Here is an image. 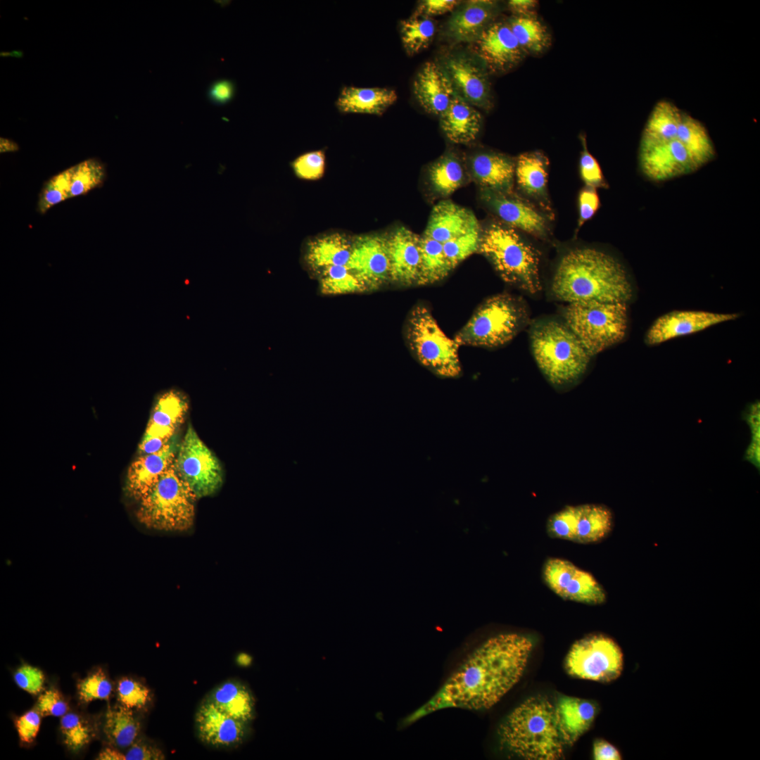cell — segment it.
Returning <instances> with one entry per match:
<instances>
[{"mask_svg": "<svg viewBox=\"0 0 760 760\" xmlns=\"http://www.w3.org/2000/svg\"><path fill=\"white\" fill-rule=\"evenodd\" d=\"M533 647L518 633L488 638L475 649L441 689L408 718L417 720L438 710L487 709L496 704L520 680Z\"/></svg>", "mask_w": 760, "mask_h": 760, "instance_id": "obj_1", "label": "cell"}, {"mask_svg": "<svg viewBox=\"0 0 760 760\" xmlns=\"http://www.w3.org/2000/svg\"><path fill=\"white\" fill-rule=\"evenodd\" d=\"M552 291L569 303L597 301L627 303L631 284L621 265L609 255L590 248L571 250L559 260Z\"/></svg>", "mask_w": 760, "mask_h": 760, "instance_id": "obj_2", "label": "cell"}, {"mask_svg": "<svg viewBox=\"0 0 760 760\" xmlns=\"http://www.w3.org/2000/svg\"><path fill=\"white\" fill-rule=\"evenodd\" d=\"M500 746L528 760H556L565 745L555 706L545 697H530L514 709L498 729Z\"/></svg>", "mask_w": 760, "mask_h": 760, "instance_id": "obj_3", "label": "cell"}, {"mask_svg": "<svg viewBox=\"0 0 760 760\" xmlns=\"http://www.w3.org/2000/svg\"><path fill=\"white\" fill-rule=\"evenodd\" d=\"M530 339L536 363L552 384L572 382L586 370L591 356L566 324L538 322L531 329Z\"/></svg>", "mask_w": 760, "mask_h": 760, "instance_id": "obj_4", "label": "cell"}, {"mask_svg": "<svg viewBox=\"0 0 760 760\" xmlns=\"http://www.w3.org/2000/svg\"><path fill=\"white\" fill-rule=\"evenodd\" d=\"M478 252L507 284L533 294L540 291L539 252L512 227L489 225L481 234Z\"/></svg>", "mask_w": 760, "mask_h": 760, "instance_id": "obj_5", "label": "cell"}, {"mask_svg": "<svg viewBox=\"0 0 760 760\" xmlns=\"http://www.w3.org/2000/svg\"><path fill=\"white\" fill-rule=\"evenodd\" d=\"M528 322L529 313L523 299L499 293L476 308L454 339L460 346L495 348L513 339Z\"/></svg>", "mask_w": 760, "mask_h": 760, "instance_id": "obj_6", "label": "cell"}, {"mask_svg": "<svg viewBox=\"0 0 760 760\" xmlns=\"http://www.w3.org/2000/svg\"><path fill=\"white\" fill-rule=\"evenodd\" d=\"M197 498L179 475L175 461L139 501L136 516L144 526L186 531L194 525Z\"/></svg>", "mask_w": 760, "mask_h": 760, "instance_id": "obj_7", "label": "cell"}, {"mask_svg": "<svg viewBox=\"0 0 760 760\" xmlns=\"http://www.w3.org/2000/svg\"><path fill=\"white\" fill-rule=\"evenodd\" d=\"M404 338L414 358L436 376L455 379L462 373L460 345L443 332L424 304H416L404 325Z\"/></svg>", "mask_w": 760, "mask_h": 760, "instance_id": "obj_8", "label": "cell"}, {"mask_svg": "<svg viewBox=\"0 0 760 760\" xmlns=\"http://www.w3.org/2000/svg\"><path fill=\"white\" fill-rule=\"evenodd\" d=\"M566 326L590 356L621 341L627 328L626 303L597 301L569 303L564 314Z\"/></svg>", "mask_w": 760, "mask_h": 760, "instance_id": "obj_9", "label": "cell"}, {"mask_svg": "<svg viewBox=\"0 0 760 760\" xmlns=\"http://www.w3.org/2000/svg\"><path fill=\"white\" fill-rule=\"evenodd\" d=\"M623 657L619 645L603 634H591L577 640L565 659L571 676L601 683H609L621 675Z\"/></svg>", "mask_w": 760, "mask_h": 760, "instance_id": "obj_10", "label": "cell"}, {"mask_svg": "<svg viewBox=\"0 0 760 760\" xmlns=\"http://www.w3.org/2000/svg\"><path fill=\"white\" fill-rule=\"evenodd\" d=\"M175 463L197 499L213 495L222 485L224 474L219 460L191 425L179 444Z\"/></svg>", "mask_w": 760, "mask_h": 760, "instance_id": "obj_11", "label": "cell"}, {"mask_svg": "<svg viewBox=\"0 0 760 760\" xmlns=\"http://www.w3.org/2000/svg\"><path fill=\"white\" fill-rule=\"evenodd\" d=\"M542 578L563 600L591 605L602 604L607 600V593L595 576L567 559L547 558L542 567Z\"/></svg>", "mask_w": 760, "mask_h": 760, "instance_id": "obj_12", "label": "cell"}, {"mask_svg": "<svg viewBox=\"0 0 760 760\" xmlns=\"http://www.w3.org/2000/svg\"><path fill=\"white\" fill-rule=\"evenodd\" d=\"M348 267L365 285L368 292L390 281V261L386 236L367 234L352 239Z\"/></svg>", "mask_w": 760, "mask_h": 760, "instance_id": "obj_13", "label": "cell"}, {"mask_svg": "<svg viewBox=\"0 0 760 760\" xmlns=\"http://www.w3.org/2000/svg\"><path fill=\"white\" fill-rule=\"evenodd\" d=\"M186 395L179 391L170 389L157 399L144 437L139 444L141 455L160 450L173 437L188 410Z\"/></svg>", "mask_w": 760, "mask_h": 760, "instance_id": "obj_14", "label": "cell"}, {"mask_svg": "<svg viewBox=\"0 0 760 760\" xmlns=\"http://www.w3.org/2000/svg\"><path fill=\"white\" fill-rule=\"evenodd\" d=\"M474 43L475 51L493 72L512 69L526 54L509 23L504 22L490 24Z\"/></svg>", "mask_w": 760, "mask_h": 760, "instance_id": "obj_15", "label": "cell"}, {"mask_svg": "<svg viewBox=\"0 0 760 760\" xmlns=\"http://www.w3.org/2000/svg\"><path fill=\"white\" fill-rule=\"evenodd\" d=\"M643 173L654 181H664L697 170L700 165L678 140L640 148Z\"/></svg>", "mask_w": 760, "mask_h": 760, "instance_id": "obj_16", "label": "cell"}, {"mask_svg": "<svg viewBox=\"0 0 760 760\" xmlns=\"http://www.w3.org/2000/svg\"><path fill=\"white\" fill-rule=\"evenodd\" d=\"M386 243L389 282L400 286L416 285L421 262V236L401 227L386 236Z\"/></svg>", "mask_w": 760, "mask_h": 760, "instance_id": "obj_17", "label": "cell"}, {"mask_svg": "<svg viewBox=\"0 0 760 760\" xmlns=\"http://www.w3.org/2000/svg\"><path fill=\"white\" fill-rule=\"evenodd\" d=\"M738 314L705 311H673L665 314L652 324L645 341L656 345L676 337L697 332L723 322L735 319Z\"/></svg>", "mask_w": 760, "mask_h": 760, "instance_id": "obj_18", "label": "cell"}, {"mask_svg": "<svg viewBox=\"0 0 760 760\" xmlns=\"http://www.w3.org/2000/svg\"><path fill=\"white\" fill-rule=\"evenodd\" d=\"M453 89L464 100L473 106L485 110L490 108L491 91L485 72L469 58L464 56L449 57L445 63Z\"/></svg>", "mask_w": 760, "mask_h": 760, "instance_id": "obj_19", "label": "cell"}, {"mask_svg": "<svg viewBox=\"0 0 760 760\" xmlns=\"http://www.w3.org/2000/svg\"><path fill=\"white\" fill-rule=\"evenodd\" d=\"M247 723L239 721L206 701L196 714V725L201 741L211 746L232 747L243 742Z\"/></svg>", "mask_w": 760, "mask_h": 760, "instance_id": "obj_20", "label": "cell"}, {"mask_svg": "<svg viewBox=\"0 0 760 760\" xmlns=\"http://www.w3.org/2000/svg\"><path fill=\"white\" fill-rule=\"evenodd\" d=\"M179 444L172 437L158 451L141 455L130 464L125 485L129 497L139 500L148 492L174 462Z\"/></svg>", "mask_w": 760, "mask_h": 760, "instance_id": "obj_21", "label": "cell"}, {"mask_svg": "<svg viewBox=\"0 0 760 760\" xmlns=\"http://www.w3.org/2000/svg\"><path fill=\"white\" fill-rule=\"evenodd\" d=\"M482 195L486 203L510 227L537 236L547 234V222L533 207L509 194L484 189Z\"/></svg>", "mask_w": 760, "mask_h": 760, "instance_id": "obj_22", "label": "cell"}, {"mask_svg": "<svg viewBox=\"0 0 760 760\" xmlns=\"http://www.w3.org/2000/svg\"><path fill=\"white\" fill-rule=\"evenodd\" d=\"M413 91L421 106L440 115L449 106L455 91L444 70L434 62H426L414 80Z\"/></svg>", "mask_w": 760, "mask_h": 760, "instance_id": "obj_23", "label": "cell"}, {"mask_svg": "<svg viewBox=\"0 0 760 760\" xmlns=\"http://www.w3.org/2000/svg\"><path fill=\"white\" fill-rule=\"evenodd\" d=\"M495 1L470 0L457 8L447 26L448 34L457 42H474L497 15Z\"/></svg>", "mask_w": 760, "mask_h": 760, "instance_id": "obj_24", "label": "cell"}, {"mask_svg": "<svg viewBox=\"0 0 760 760\" xmlns=\"http://www.w3.org/2000/svg\"><path fill=\"white\" fill-rule=\"evenodd\" d=\"M479 229L478 220L471 211L444 201L433 207L424 235L444 243Z\"/></svg>", "mask_w": 760, "mask_h": 760, "instance_id": "obj_25", "label": "cell"}, {"mask_svg": "<svg viewBox=\"0 0 760 760\" xmlns=\"http://www.w3.org/2000/svg\"><path fill=\"white\" fill-rule=\"evenodd\" d=\"M440 123L446 137L456 144H467L476 139L481 128V116L473 106L457 94L440 115Z\"/></svg>", "mask_w": 760, "mask_h": 760, "instance_id": "obj_26", "label": "cell"}, {"mask_svg": "<svg viewBox=\"0 0 760 760\" xmlns=\"http://www.w3.org/2000/svg\"><path fill=\"white\" fill-rule=\"evenodd\" d=\"M555 709L562 739L569 746L590 728L597 713L593 702L568 696L559 697Z\"/></svg>", "mask_w": 760, "mask_h": 760, "instance_id": "obj_27", "label": "cell"}, {"mask_svg": "<svg viewBox=\"0 0 760 760\" xmlns=\"http://www.w3.org/2000/svg\"><path fill=\"white\" fill-rule=\"evenodd\" d=\"M471 168L474 177L483 189L511 193L515 164L507 156L493 153H479L472 158Z\"/></svg>", "mask_w": 760, "mask_h": 760, "instance_id": "obj_28", "label": "cell"}, {"mask_svg": "<svg viewBox=\"0 0 760 760\" xmlns=\"http://www.w3.org/2000/svg\"><path fill=\"white\" fill-rule=\"evenodd\" d=\"M395 90L381 87H343L337 98V109L343 113L382 115L397 100Z\"/></svg>", "mask_w": 760, "mask_h": 760, "instance_id": "obj_29", "label": "cell"}, {"mask_svg": "<svg viewBox=\"0 0 760 760\" xmlns=\"http://www.w3.org/2000/svg\"><path fill=\"white\" fill-rule=\"evenodd\" d=\"M352 251V239L333 233L310 240L307 246L305 261L317 274L323 270L339 265H348Z\"/></svg>", "mask_w": 760, "mask_h": 760, "instance_id": "obj_30", "label": "cell"}, {"mask_svg": "<svg viewBox=\"0 0 760 760\" xmlns=\"http://www.w3.org/2000/svg\"><path fill=\"white\" fill-rule=\"evenodd\" d=\"M682 113L675 104L669 101L657 102L644 127L640 148L650 147L676 139Z\"/></svg>", "mask_w": 760, "mask_h": 760, "instance_id": "obj_31", "label": "cell"}, {"mask_svg": "<svg viewBox=\"0 0 760 760\" xmlns=\"http://www.w3.org/2000/svg\"><path fill=\"white\" fill-rule=\"evenodd\" d=\"M614 516L612 510L600 504L578 505L574 543L591 544L601 542L612 533Z\"/></svg>", "mask_w": 760, "mask_h": 760, "instance_id": "obj_32", "label": "cell"}, {"mask_svg": "<svg viewBox=\"0 0 760 760\" xmlns=\"http://www.w3.org/2000/svg\"><path fill=\"white\" fill-rule=\"evenodd\" d=\"M216 707L232 717L249 723L255 715V699L250 690L235 681L226 682L213 692L210 699Z\"/></svg>", "mask_w": 760, "mask_h": 760, "instance_id": "obj_33", "label": "cell"}, {"mask_svg": "<svg viewBox=\"0 0 760 760\" xmlns=\"http://www.w3.org/2000/svg\"><path fill=\"white\" fill-rule=\"evenodd\" d=\"M547 160L540 153L521 154L515 164L514 175L518 185L530 196L544 198L547 182Z\"/></svg>", "mask_w": 760, "mask_h": 760, "instance_id": "obj_34", "label": "cell"}, {"mask_svg": "<svg viewBox=\"0 0 760 760\" xmlns=\"http://www.w3.org/2000/svg\"><path fill=\"white\" fill-rule=\"evenodd\" d=\"M678 139L701 166L715 155L712 141L703 124L692 116L683 113L678 125Z\"/></svg>", "mask_w": 760, "mask_h": 760, "instance_id": "obj_35", "label": "cell"}, {"mask_svg": "<svg viewBox=\"0 0 760 760\" xmlns=\"http://www.w3.org/2000/svg\"><path fill=\"white\" fill-rule=\"evenodd\" d=\"M508 23L525 53L538 54L550 46L551 36L547 27L533 15H514Z\"/></svg>", "mask_w": 760, "mask_h": 760, "instance_id": "obj_36", "label": "cell"}, {"mask_svg": "<svg viewBox=\"0 0 760 760\" xmlns=\"http://www.w3.org/2000/svg\"><path fill=\"white\" fill-rule=\"evenodd\" d=\"M453 270L443 251V243L423 234L421 236V262L417 286L443 280Z\"/></svg>", "mask_w": 760, "mask_h": 760, "instance_id": "obj_37", "label": "cell"}, {"mask_svg": "<svg viewBox=\"0 0 760 760\" xmlns=\"http://www.w3.org/2000/svg\"><path fill=\"white\" fill-rule=\"evenodd\" d=\"M103 731L112 745L125 748L130 747L136 741L140 731V723L134 716L131 709L121 705L108 709Z\"/></svg>", "mask_w": 760, "mask_h": 760, "instance_id": "obj_38", "label": "cell"}, {"mask_svg": "<svg viewBox=\"0 0 760 760\" xmlns=\"http://www.w3.org/2000/svg\"><path fill=\"white\" fill-rule=\"evenodd\" d=\"M429 180L434 191L446 196L464 183L465 172L460 161L451 154L443 156L429 170Z\"/></svg>", "mask_w": 760, "mask_h": 760, "instance_id": "obj_39", "label": "cell"}, {"mask_svg": "<svg viewBox=\"0 0 760 760\" xmlns=\"http://www.w3.org/2000/svg\"><path fill=\"white\" fill-rule=\"evenodd\" d=\"M318 275L319 291L323 295L336 296L368 292L365 285L348 265L329 267Z\"/></svg>", "mask_w": 760, "mask_h": 760, "instance_id": "obj_40", "label": "cell"}, {"mask_svg": "<svg viewBox=\"0 0 760 760\" xmlns=\"http://www.w3.org/2000/svg\"><path fill=\"white\" fill-rule=\"evenodd\" d=\"M400 31L405 50L409 55H414L429 45L436 25L431 18L414 14L400 22Z\"/></svg>", "mask_w": 760, "mask_h": 760, "instance_id": "obj_41", "label": "cell"}, {"mask_svg": "<svg viewBox=\"0 0 760 760\" xmlns=\"http://www.w3.org/2000/svg\"><path fill=\"white\" fill-rule=\"evenodd\" d=\"M106 175V167L98 158H89L72 165L70 198L85 195L101 186Z\"/></svg>", "mask_w": 760, "mask_h": 760, "instance_id": "obj_42", "label": "cell"}, {"mask_svg": "<svg viewBox=\"0 0 760 760\" xmlns=\"http://www.w3.org/2000/svg\"><path fill=\"white\" fill-rule=\"evenodd\" d=\"M72 166L57 173L43 185L38 196L37 211L45 214L54 205L70 198Z\"/></svg>", "mask_w": 760, "mask_h": 760, "instance_id": "obj_43", "label": "cell"}, {"mask_svg": "<svg viewBox=\"0 0 760 760\" xmlns=\"http://www.w3.org/2000/svg\"><path fill=\"white\" fill-rule=\"evenodd\" d=\"M61 731L64 743L72 751H78L91 740V730L87 723L78 714L68 713L61 720Z\"/></svg>", "mask_w": 760, "mask_h": 760, "instance_id": "obj_44", "label": "cell"}, {"mask_svg": "<svg viewBox=\"0 0 760 760\" xmlns=\"http://www.w3.org/2000/svg\"><path fill=\"white\" fill-rule=\"evenodd\" d=\"M481 234L480 229L475 230L443 243L444 253L452 269L479 251Z\"/></svg>", "mask_w": 760, "mask_h": 760, "instance_id": "obj_45", "label": "cell"}, {"mask_svg": "<svg viewBox=\"0 0 760 760\" xmlns=\"http://www.w3.org/2000/svg\"><path fill=\"white\" fill-rule=\"evenodd\" d=\"M578 513V505H569L552 514L546 524L548 536L573 542Z\"/></svg>", "mask_w": 760, "mask_h": 760, "instance_id": "obj_46", "label": "cell"}, {"mask_svg": "<svg viewBox=\"0 0 760 760\" xmlns=\"http://www.w3.org/2000/svg\"><path fill=\"white\" fill-rule=\"evenodd\" d=\"M80 699L89 702L94 699H106L112 692V684L101 669L81 680L77 685Z\"/></svg>", "mask_w": 760, "mask_h": 760, "instance_id": "obj_47", "label": "cell"}, {"mask_svg": "<svg viewBox=\"0 0 760 760\" xmlns=\"http://www.w3.org/2000/svg\"><path fill=\"white\" fill-rule=\"evenodd\" d=\"M121 704L129 709H142L150 700V690L141 683L129 678L120 679L117 687Z\"/></svg>", "mask_w": 760, "mask_h": 760, "instance_id": "obj_48", "label": "cell"}, {"mask_svg": "<svg viewBox=\"0 0 760 760\" xmlns=\"http://www.w3.org/2000/svg\"><path fill=\"white\" fill-rule=\"evenodd\" d=\"M296 175L305 179L322 177L325 170V154L322 150L308 152L298 156L292 163Z\"/></svg>", "mask_w": 760, "mask_h": 760, "instance_id": "obj_49", "label": "cell"}, {"mask_svg": "<svg viewBox=\"0 0 760 760\" xmlns=\"http://www.w3.org/2000/svg\"><path fill=\"white\" fill-rule=\"evenodd\" d=\"M582 141L583 151L579 163L581 179L588 187L595 189L604 186L605 182L600 165L588 151L585 139L582 138Z\"/></svg>", "mask_w": 760, "mask_h": 760, "instance_id": "obj_50", "label": "cell"}, {"mask_svg": "<svg viewBox=\"0 0 760 760\" xmlns=\"http://www.w3.org/2000/svg\"><path fill=\"white\" fill-rule=\"evenodd\" d=\"M44 675L38 668L24 664L14 674L16 684L25 691L37 695L43 690Z\"/></svg>", "mask_w": 760, "mask_h": 760, "instance_id": "obj_51", "label": "cell"}, {"mask_svg": "<svg viewBox=\"0 0 760 760\" xmlns=\"http://www.w3.org/2000/svg\"><path fill=\"white\" fill-rule=\"evenodd\" d=\"M37 709L42 716H63L68 709L67 702L56 689L46 690L40 695Z\"/></svg>", "mask_w": 760, "mask_h": 760, "instance_id": "obj_52", "label": "cell"}, {"mask_svg": "<svg viewBox=\"0 0 760 760\" xmlns=\"http://www.w3.org/2000/svg\"><path fill=\"white\" fill-rule=\"evenodd\" d=\"M41 716L38 711L31 710L15 721V726L22 742L30 743L34 740L39 729Z\"/></svg>", "mask_w": 760, "mask_h": 760, "instance_id": "obj_53", "label": "cell"}, {"mask_svg": "<svg viewBox=\"0 0 760 760\" xmlns=\"http://www.w3.org/2000/svg\"><path fill=\"white\" fill-rule=\"evenodd\" d=\"M600 205L598 194L595 188L586 187L578 195V229L596 213Z\"/></svg>", "mask_w": 760, "mask_h": 760, "instance_id": "obj_54", "label": "cell"}, {"mask_svg": "<svg viewBox=\"0 0 760 760\" xmlns=\"http://www.w3.org/2000/svg\"><path fill=\"white\" fill-rule=\"evenodd\" d=\"M459 4L460 1L455 0H425L419 4L414 15L430 18L450 12Z\"/></svg>", "mask_w": 760, "mask_h": 760, "instance_id": "obj_55", "label": "cell"}, {"mask_svg": "<svg viewBox=\"0 0 760 760\" xmlns=\"http://www.w3.org/2000/svg\"><path fill=\"white\" fill-rule=\"evenodd\" d=\"M126 760H160L165 755L158 748L141 741H135L125 755Z\"/></svg>", "mask_w": 760, "mask_h": 760, "instance_id": "obj_56", "label": "cell"}, {"mask_svg": "<svg viewBox=\"0 0 760 760\" xmlns=\"http://www.w3.org/2000/svg\"><path fill=\"white\" fill-rule=\"evenodd\" d=\"M234 85L228 80H220L215 82L209 92L212 101L217 103H225L228 102L234 94Z\"/></svg>", "mask_w": 760, "mask_h": 760, "instance_id": "obj_57", "label": "cell"}, {"mask_svg": "<svg viewBox=\"0 0 760 760\" xmlns=\"http://www.w3.org/2000/svg\"><path fill=\"white\" fill-rule=\"evenodd\" d=\"M593 759L595 760H620L619 751L611 743L597 739L593 743Z\"/></svg>", "mask_w": 760, "mask_h": 760, "instance_id": "obj_58", "label": "cell"}, {"mask_svg": "<svg viewBox=\"0 0 760 760\" xmlns=\"http://www.w3.org/2000/svg\"><path fill=\"white\" fill-rule=\"evenodd\" d=\"M538 1L535 0H511L508 2L509 9L516 15H531L536 8Z\"/></svg>", "mask_w": 760, "mask_h": 760, "instance_id": "obj_59", "label": "cell"}, {"mask_svg": "<svg viewBox=\"0 0 760 760\" xmlns=\"http://www.w3.org/2000/svg\"><path fill=\"white\" fill-rule=\"evenodd\" d=\"M99 760H126L125 755L113 748H106L99 755Z\"/></svg>", "mask_w": 760, "mask_h": 760, "instance_id": "obj_60", "label": "cell"}, {"mask_svg": "<svg viewBox=\"0 0 760 760\" xmlns=\"http://www.w3.org/2000/svg\"><path fill=\"white\" fill-rule=\"evenodd\" d=\"M19 149H20L19 145L15 141H14L13 140L10 139H7V138H4V137H1L0 138V152H1V153H8H8H10V152H16V151H19Z\"/></svg>", "mask_w": 760, "mask_h": 760, "instance_id": "obj_61", "label": "cell"}, {"mask_svg": "<svg viewBox=\"0 0 760 760\" xmlns=\"http://www.w3.org/2000/svg\"><path fill=\"white\" fill-rule=\"evenodd\" d=\"M23 52L20 50L12 51H3L1 52V56H11L15 58H22L23 56Z\"/></svg>", "mask_w": 760, "mask_h": 760, "instance_id": "obj_62", "label": "cell"}]
</instances>
